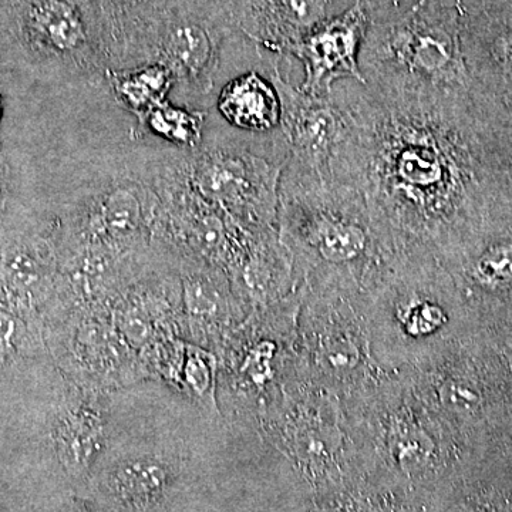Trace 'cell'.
<instances>
[{
	"instance_id": "obj_22",
	"label": "cell",
	"mask_w": 512,
	"mask_h": 512,
	"mask_svg": "<svg viewBox=\"0 0 512 512\" xmlns=\"http://www.w3.org/2000/svg\"><path fill=\"white\" fill-rule=\"evenodd\" d=\"M323 357L333 369L349 370L356 365L359 352L352 343L346 342V340L332 339L329 340L328 345L323 350Z\"/></svg>"
},
{
	"instance_id": "obj_20",
	"label": "cell",
	"mask_w": 512,
	"mask_h": 512,
	"mask_svg": "<svg viewBox=\"0 0 512 512\" xmlns=\"http://www.w3.org/2000/svg\"><path fill=\"white\" fill-rule=\"evenodd\" d=\"M441 402L446 404L448 409L457 412H468L476 409L480 403V393L476 387L466 380H448L440 389Z\"/></svg>"
},
{
	"instance_id": "obj_18",
	"label": "cell",
	"mask_w": 512,
	"mask_h": 512,
	"mask_svg": "<svg viewBox=\"0 0 512 512\" xmlns=\"http://www.w3.org/2000/svg\"><path fill=\"white\" fill-rule=\"evenodd\" d=\"M393 454L400 466L419 470L429 463L433 446L426 434L417 429H404L393 440Z\"/></svg>"
},
{
	"instance_id": "obj_24",
	"label": "cell",
	"mask_w": 512,
	"mask_h": 512,
	"mask_svg": "<svg viewBox=\"0 0 512 512\" xmlns=\"http://www.w3.org/2000/svg\"><path fill=\"white\" fill-rule=\"evenodd\" d=\"M298 444H301V447L309 456L322 457L323 454L332 451V434L323 433L320 430H309L302 434Z\"/></svg>"
},
{
	"instance_id": "obj_14",
	"label": "cell",
	"mask_w": 512,
	"mask_h": 512,
	"mask_svg": "<svg viewBox=\"0 0 512 512\" xmlns=\"http://www.w3.org/2000/svg\"><path fill=\"white\" fill-rule=\"evenodd\" d=\"M208 110L177 106L164 100L137 120L134 136H156L180 151H192L204 141Z\"/></svg>"
},
{
	"instance_id": "obj_23",
	"label": "cell",
	"mask_w": 512,
	"mask_h": 512,
	"mask_svg": "<svg viewBox=\"0 0 512 512\" xmlns=\"http://www.w3.org/2000/svg\"><path fill=\"white\" fill-rule=\"evenodd\" d=\"M409 328L417 332H430L436 328L444 318V313L439 306L429 301H417L409 312Z\"/></svg>"
},
{
	"instance_id": "obj_21",
	"label": "cell",
	"mask_w": 512,
	"mask_h": 512,
	"mask_svg": "<svg viewBox=\"0 0 512 512\" xmlns=\"http://www.w3.org/2000/svg\"><path fill=\"white\" fill-rule=\"evenodd\" d=\"M183 377L188 389L202 396L211 386V367L202 359L200 353L190 352L184 362Z\"/></svg>"
},
{
	"instance_id": "obj_10",
	"label": "cell",
	"mask_w": 512,
	"mask_h": 512,
	"mask_svg": "<svg viewBox=\"0 0 512 512\" xmlns=\"http://www.w3.org/2000/svg\"><path fill=\"white\" fill-rule=\"evenodd\" d=\"M57 251L46 232L0 228V301L35 319L56 291Z\"/></svg>"
},
{
	"instance_id": "obj_19",
	"label": "cell",
	"mask_w": 512,
	"mask_h": 512,
	"mask_svg": "<svg viewBox=\"0 0 512 512\" xmlns=\"http://www.w3.org/2000/svg\"><path fill=\"white\" fill-rule=\"evenodd\" d=\"M417 2L419 0H355L365 12L369 25L403 18L413 12Z\"/></svg>"
},
{
	"instance_id": "obj_8",
	"label": "cell",
	"mask_w": 512,
	"mask_h": 512,
	"mask_svg": "<svg viewBox=\"0 0 512 512\" xmlns=\"http://www.w3.org/2000/svg\"><path fill=\"white\" fill-rule=\"evenodd\" d=\"M369 20L359 5H353L309 32L286 52L303 69L299 89L313 97H326L342 80L366 84L360 70V53Z\"/></svg>"
},
{
	"instance_id": "obj_1",
	"label": "cell",
	"mask_w": 512,
	"mask_h": 512,
	"mask_svg": "<svg viewBox=\"0 0 512 512\" xmlns=\"http://www.w3.org/2000/svg\"><path fill=\"white\" fill-rule=\"evenodd\" d=\"M336 86L353 117L336 183L362 191L380 234L436 244L473 188L461 94L386 92L355 80Z\"/></svg>"
},
{
	"instance_id": "obj_11",
	"label": "cell",
	"mask_w": 512,
	"mask_h": 512,
	"mask_svg": "<svg viewBox=\"0 0 512 512\" xmlns=\"http://www.w3.org/2000/svg\"><path fill=\"white\" fill-rule=\"evenodd\" d=\"M353 5L355 0H231L235 30L279 55Z\"/></svg>"
},
{
	"instance_id": "obj_26",
	"label": "cell",
	"mask_w": 512,
	"mask_h": 512,
	"mask_svg": "<svg viewBox=\"0 0 512 512\" xmlns=\"http://www.w3.org/2000/svg\"><path fill=\"white\" fill-rule=\"evenodd\" d=\"M414 9L441 10V12H460L464 15L463 0H419Z\"/></svg>"
},
{
	"instance_id": "obj_27",
	"label": "cell",
	"mask_w": 512,
	"mask_h": 512,
	"mask_svg": "<svg viewBox=\"0 0 512 512\" xmlns=\"http://www.w3.org/2000/svg\"><path fill=\"white\" fill-rule=\"evenodd\" d=\"M490 2H493V0H463L464 15L473 12V10L483 8V6L488 5Z\"/></svg>"
},
{
	"instance_id": "obj_13",
	"label": "cell",
	"mask_w": 512,
	"mask_h": 512,
	"mask_svg": "<svg viewBox=\"0 0 512 512\" xmlns=\"http://www.w3.org/2000/svg\"><path fill=\"white\" fill-rule=\"evenodd\" d=\"M117 106L140 120L156 104L167 100L174 90L170 70L160 63H148L128 69H109L104 74Z\"/></svg>"
},
{
	"instance_id": "obj_28",
	"label": "cell",
	"mask_w": 512,
	"mask_h": 512,
	"mask_svg": "<svg viewBox=\"0 0 512 512\" xmlns=\"http://www.w3.org/2000/svg\"><path fill=\"white\" fill-rule=\"evenodd\" d=\"M508 167H510V174H511V178H512V146H511L510 156H508Z\"/></svg>"
},
{
	"instance_id": "obj_25",
	"label": "cell",
	"mask_w": 512,
	"mask_h": 512,
	"mask_svg": "<svg viewBox=\"0 0 512 512\" xmlns=\"http://www.w3.org/2000/svg\"><path fill=\"white\" fill-rule=\"evenodd\" d=\"M10 195V170L5 158L0 151V222L5 217L6 207H8Z\"/></svg>"
},
{
	"instance_id": "obj_7",
	"label": "cell",
	"mask_w": 512,
	"mask_h": 512,
	"mask_svg": "<svg viewBox=\"0 0 512 512\" xmlns=\"http://www.w3.org/2000/svg\"><path fill=\"white\" fill-rule=\"evenodd\" d=\"M237 33L231 0H204L175 16L158 37L153 63L170 70L185 106L208 104L220 73L222 50Z\"/></svg>"
},
{
	"instance_id": "obj_16",
	"label": "cell",
	"mask_w": 512,
	"mask_h": 512,
	"mask_svg": "<svg viewBox=\"0 0 512 512\" xmlns=\"http://www.w3.org/2000/svg\"><path fill=\"white\" fill-rule=\"evenodd\" d=\"M470 276L490 291L512 285V242L498 241L485 247L471 265Z\"/></svg>"
},
{
	"instance_id": "obj_5",
	"label": "cell",
	"mask_w": 512,
	"mask_h": 512,
	"mask_svg": "<svg viewBox=\"0 0 512 512\" xmlns=\"http://www.w3.org/2000/svg\"><path fill=\"white\" fill-rule=\"evenodd\" d=\"M89 181L50 225L57 251L99 245L128 254L156 252L160 201L148 178L146 151Z\"/></svg>"
},
{
	"instance_id": "obj_2",
	"label": "cell",
	"mask_w": 512,
	"mask_h": 512,
	"mask_svg": "<svg viewBox=\"0 0 512 512\" xmlns=\"http://www.w3.org/2000/svg\"><path fill=\"white\" fill-rule=\"evenodd\" d=\"M460 12L414 9L367 26L360 70L367 86L386 92L454 96L467 89Z\"/></svg>"
},
{
	"instance_id": "obj_3",
	"label": "cell",
	"mask_w": 512,
	"mask_h": 512,
	"mask_svg": "<svg viewBox=\"0 0 512 512\" xmlns=\"http://www.w3.org/2000/svg\"><path fill=\"white\" fill-rule=\"evenodd\" d=\"M286 157L281 133L252 137L222 127L211 128L200 147L184 151V165L201 197L242 227L262 231L278 220Z\"/></svg>"
},
{
	"instance_id": "obj_29",
	"label": "cell",
	"mask_w": 512,
	"mask_h": 512,
	"mask_svg": "<svg viewBox=\"0 0 512 512\" xmlns=\"http://www.w3.org/2000/svg\"><path fill=\"white\" fill-rule=\"evenodd\" d=\"M2 117H3V100H2V96H0V121H2Z\"/></svg>"
},
{
	"instance_id": "obj_12",
	"label": "cell",
	"mask_w": 512,
	"mask_h": 512,
	"mask_svg": "<svg viewBox=\"0 0 512 512\" xmlns=\"http://www.w3.org/2000/svg\"><path fill=\"white\" fill-rule=\"evenodd\" d=\"M52 436L63 466L72 474L83 473L106 444V413L90 399L63 403L56 413Z\"/></svg>"
},
{
	"instance_id": "obj_17",
	"label": "cell",
	"mask_w": 512,
	"mask_h": 512,
	"mask_svg": "<svg viewBox=\"0 0 512 512\" xmlns=\"http://www.w3.org/2000/svg\"><path fill=\"white\" fill-rule=\"evenodd\" d=\"M33 320L0 301V367L8 365L25 348Z\"/></svg>"
},
{
	"instance_id": "obj_9",
	"label": "cell",
	"mask_w": 512,
	"mask_h": 512,
	"mask_svg": "<svg viewBox=\"0 0 512 512\" xmlns=\"http://www.w3.org/2000/svg\"><path fill=\"white\" fill-rule=\"evenodd\" d=\"M204 0H90L110 69L153 63L158 37L184 10Z\"/></svg>"
},
{
	"instance_id": "obj_4",
	"label": "cell",
	"mask_w": 512,
	"mask_h": 512,
	"mask_svg": "<svg viewBox=\"0 0 512 512\" xmlns=\"http://www.w3.org/2000/svg\"><path fill=\"white\" fill-rule=\"evenodd\" d=\"M0 50L66 83L100 86L110 69L90 0H0Z\"/></svg>"
},
{
	"instance_id": "obj_6",
	"label": "cell",
	"mask_w": 512,
	"mask_h": 512,
	"mask_svg": "<svg viewBox=\"0 0 512 512\" xmlns=\"http://www.w3.org/2000/svg\"><path fill=\"white\" fill-rule=\"evenodd\" d=\"M293 60L291 56H279L271 73L281 97V134L288 154L282 178L333 183L336 167L352 137V111L338 86L326 97L303 93L289 79Z\"/></svg>"
},
{
	"instance_id": "obj_15",
	"label": "cell",
	"mask_w": 512,
	"mask_h": 512,
	"mask_svg": "<svg viewBox=\"0 0 512 512\" xmlns=\"http://www.w3.org/2000/svg\"><path fill=\"white\" fill-rule=\"evenodd\" d=\"M167 471L160 461L151 458L130 460L117 466L110 484L121 500L138 507H146L163 493Z\"/></svg>"
}]
</instances>
